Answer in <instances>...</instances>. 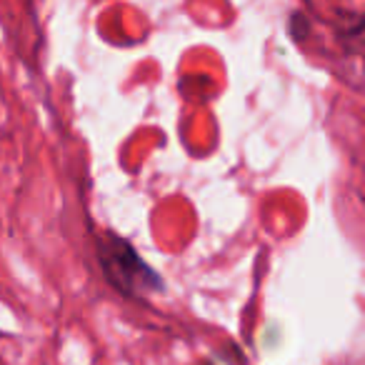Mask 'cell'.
Segmentation results:
<instances>
[{
    "mask_svg": "<svg viewBox=\"0 0 365 365\" xmlns=\"http://www.w3.org/2000/svg\"><path fill=\"white\" fill-rule=\"evenodd\" d=\"M98 258H101L103 273L113 285L125 295H145L158 290V275L138 258V253L115 235H106L98 240Z\"/></svg>",
    "mask_w": 365,
    "mask_h": 365,
    "instance_id": "cell-1",
    "label": "cell"
}]
</instances>
